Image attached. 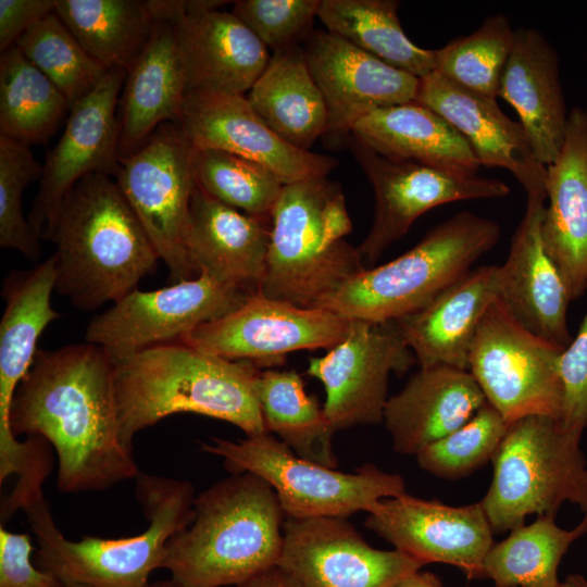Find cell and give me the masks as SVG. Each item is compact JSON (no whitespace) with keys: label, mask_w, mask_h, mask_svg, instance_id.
Returning a JSON list of instances; mask_svg holds the SVG:
<instances>
[{"label":"cell","mask_w":587,"mask_h":587,"mask_svg":"<svg viewBox=\"0 0 587 587\" xmlns=\"http://www.w3.org/2000/svg\"><path fill=\"white\" fill-rule=\"evenodd\" d=\"M582 435L547 415H528L510 424L491 460L492 480L480 501L492 532L513 530L532 514L555 517L566 501L587 515Z\"/></svg>","instance_id":"cell-8"},{"label":"cell","mask_w":587,"mask_h":587,"mask_svg":"<svg viewBox=\"0 0 587 587\" xmlns=\"http://www.w3.org/2000/svg\"><path fill=\"white\" fill-rule=\"evenodd\" d=\"M396 0H321L317 16L327 32L388 65L423 78L435 72V52L404 34Z\"/></svg>","instance_id":"cell-33"},{"label":"cell","mask_w":587,"mask_h":587,"mask_svg":"<svg viewBox=\"0 0 587 587\" xmlns=\"http://www.w3.org/2000/svg\"><path fill=\"white\" fill-rule=\"evenodd\" d=\"M510 424L488 402L466 423L416 454L426 472L447 479L466 476L495 457Z\"/></svg>","instance_id":"cell-41"},{"label":"cell","mask_w":587,"mask_h":587,"mask_svg":"<svg viewBox=\"0 0 587 587\" xmlns=\"http://www.w3.org/2000/svg\"><path fill=\"white\" fill-rule=\"evenodd\" d=\"M424 564L370 546L344 517H287L277 566L297 587H394Z\"/></svg>","instance_id":"cell-17"},{"label":"cell","mask_w":587,"mask_h":587,"mask_svg":"<svg viewBox=\"0 0 587 587\" xmlns=\"http://www.w3.org/2000/svg\"><path fill=\"white\" fill-rule=\"evenodd\" d=\"M120 436L133 448L137 433L176 413L228 422L247 437L268 433L258 399L259 367L170 342L113 359Z\"/></svg>","instance_id":"cell-2"},{"label":"cell","mask_w":587,"mask_h":587,"mask_svg":"<svg viewBox=\"0 0 587 587\" xmlns=\"http://www.w3.org/2000/svg\"><path fill=\"white\" fill-rule=\"evenodd\" d=\"M9 424L15 436L53 447L64 492L103 490L140 473L120 436L113 360L98 345L38 349L13 396Z\"/></svg>","instance_id":"cell-1"},{"label":"cell","mask_w":587,"mask_h":587,"mask_svg":"<svg viewBox=\"0 0 587 587\" xmlns=\"http://www.w3.org/2000/svg\"><path fill=\"white\" fill-rule=\"evenodd\" d=\"M587 534V515L577 526L564 529L552 516H538L522 525L487 552L482 578L504 587H561L558 567L570 546Z\"/></svg>","instance_id":"cell-36"},{"label":"cell","mask_w":587,"mask_h":587,"mask_svg":"<svg viewBox=\"0 0 587 587\" xmlns=\"http://www.w3.org/2000/svg\"><path fill=\"white\" fill-rule=\"evenodd\" d=\"M271 215H251L229 207L196 183L185 235L188 258L199 274L259 292L264 276Z\"/></svg>","instance_id":"cell-25"},{"label":"cell","mask_w":587,"mask_h":587,"mask_svg":"<svg viewBox=\"0 0 587 587\" xmlns=\"http://www.w3.org/2000/svg\"><path fill=\"white\" fill-rule=\"evenodd\" d=\"M193 149H218L258 162L283 184L326 177L337 160L294 147L253 110L245 95L187 92L178 123Z\"/></svg>","instance_id":"cell-19"},{"label":"cell","mask_w":587,"mask_h":587,"mask_svg":"<svg viewBox=\"0 0 587 587\" xmlns=\"http://www.w3.org/2000/svg\"><path fill=\"white\" fill-rule=\"evenodd\" d=\"M380 155L476 175L480 164L464 137L441 115L413 100L376 109L351 135Z\"/></svg>","instance_id":"cell-31"},{"label":"cell","mask_w":587,"mask_h":587,"mask_svg":"<svg viewBox=\"0 0 587 587\" xmlns=\"http://www.w3.org/2000/svg\"><path fill=\"white\" fill-rule=\"evenodd\" d=\"M49 240L55 245V290L83 311L117 302L160 260L116 180L100 173L67 193Z\"/></svg>","instance_id":"cell-3"},{"label":"cell","mask_w":587,"mask_h":587,"mask_svg":"<svg viewBox=\"0 0 587 587\" xmlns=\"http://www.w3.org/2000/svg\"><path fill=\"white\" fill-rule=\"evenodd\" d=\"M51 255L29 270H12L4 278V311L0 323V449L11 451L18 439L9 424L15 390L30 369L43 329L60 314L51 305L55 289Z\"/></svg>","instance_id":"cell-30"},{"label":"cell","mask_w":587,"mask_h":587,"mask_svg":"<svg viewBox=\"0 0 587 587\" xmlns=\"http://www.w3.org/2000/svg\"><path fill=\"white\" fill-rule=\"evenodd\" d=\"M486 402L469 371L420 367L401 391L388 398L383 421L394 450L416 455L466 423Z\"/></svg>","instance_id":"cell-27"},{"label":"cell","mask_w":587,"mask_h":587,"mask_svg":"<svg viewBox=\"0 0 587 587\" xmlns=\"http://www.w3.org/2000/svg\"><path fill=\"white\" fill-rule=\"evenodd\" d=\"M563 386L561 422L574 432L587 427V311L559 362Z\"/></svg>","instance_id":"cell-44"},{"label":"cell","mask_w":587,"mask_h":587,"mask_svg":"<svg viewBox=\"0 0 587 587\" xmlns=\"http://www.w3.org/2000/svg\"><path fill=\"white\" fill-rule=\"evenodd\" d=\"M496 587H504V586H496Z\"/></svg>","instance_id":"cell-52"},{"label":"cell","mask_w":587,"mask_h":587,"mask_svg":"<svg viewBox=\"0 0 587 587\" xmlns=\"http://www.w3.org/2000/svg\"><path fill=\"white\" fill-rule=\"evenodd\" d=\"M350 323L327 309L300 308L255 292L178 342L227 360H247L258 367L277 366L290 352L333 348L346 337Z\"/></svg>","instance_id":"cell-13"},{"label":"cell","mask_w":587,"mask_h":587,"mask_svg":"<svg viewBox=\"0 0 587 587\" xmlns=\"http://www.w3.org/2000/svg\"><path fill=\"white\" fill-rule=\"evenodd\" d=\"M395 321L351 320L346 337L309 360L307 373L324 386V412L336 430L384 420L390 373L415 362Z\"/></svg>","instance_id":"cell-15"},{"label":"cell","mask_w":587,"mask_h":587,"mask_svg":"<svg viewBox=\"0 0 587 587\" xmlns=\"http://www.w3.org/2000/svg\"><path fill=\"white\" fill-rule=\"evenodd\" d=\"M303 51L326 103L325 137L334 143L351 135L357 122L370 112L416 98L420 78L327 30L312 32Z\"/></svg>","instance_id":"cell-20"},{"label":"cell","mask_w":587,"mask_h":587,"mask_svg":"<svg viewBox=\"0 0 587 587\" xmlns=\"http://www.w3.org/2000/svg\"><path fill=\"white\" fill-rule=\"evenodd\" d=\"M561 587H587V579L579 574H570L561 582Z\"/></svg>","instance_id":"cell-49"},{"label":"cell","mask_w":587,"mask_h":587,"mask_svg":"<svg viewBox=\"0 0 587 587\" xmlns=\"http://www.w3.org/2000/svg\"><path fill=\"white\" fill-rule=\"evenodd\" d=\"M186 95V77L172 24L154 21L124 82L118 116L120 161L138 151L160 125L178 124Z\"/></svg>","instance_id":"cell-29"},{"label":"cell","mask_w":587,"mask_h":587,"mask_svg":"<svg viewBox=\"0 0 587 587\" xmlns=\"http://www.w3.org/2000/svg\"><path fill=\"white\" fill-rule=\"evenodd\" d=\"M135 479L148 526L127 538L68 540L55 526L42 494L29 499L22 509L37 538L41 570L61 585L148 587L150 574L162 566L167 542L190 522L196 497L187 480L146 473Z\"/></svg>","instance_id":"cell-6"},{"label":"cell","mask_w":587,"mask_h":587,"mask_svg":"<svg viewBox=\"0 0 587 587\" xmlns=\"http://www.w3.org/2000/svg\"><path fill=\"white\" fill-rule=\"evenodd\" d=\"M234 587H297L295 582L277 565Z\"/></svg>","instance_id":"cell-47"},{"label":"cell","mask_w":587,"mask_h":587,"mask_svg":"<svg viewBox=\"0 0 587 587\" xmlns=\"http://www.w3.org/2000/svg\"><path fill=\"white\" fill-rule=\"evenodd\" d=\"M394 587H445L437 575L416 571L397 583Z\"/></svg>","instance_id":"cell-48"},{"label":"cell","mask_w":587,"mask_h":587,"mask_svg":"<svg viewBox=\"0 0 587 587\" xmlns=\"http://www.w3.org/2000/svg\"><path fill=\"white\" fill-rule=\"evenodd\" d=\"M197 185L218 201L251 215H271L284 186L264 165L218 149H193Z\"/></svg>","instance_id":"cell-40"},{"label":"cell","mask_w":587,"mask_h":587,"mask_svg":"<svg viewBox=\"0 0 587 587\" xmlns=\"http://www.w3.org/2000/svg\"><path fill=\"white\" fill-rule=\"evenodd\" d=\"M350 146L375 196L373 224L358 247L369 265H373L428 210L454 201L502 198L510 193L509 185L497 178L391 160L352 136Z\"/></svg>","instance_id":"cell-14"},{"label":"cell","mask_w":587,"mask_h":587,"mask_svg":"<svg viewBox=\"0 0 587 587\" xmlns=\"http://www.w3.org/2000/svg\"><path fill=\"white\" fill-rule=\"evenodd\" d=\"M15 46L53 83L71 108L109 72L80 46L54 12L30 27Z\"/></svg>","instance_id":"cell-39"},{"label":"cell","mask_w":587,"mask_h":587,"mask_svg":"<svg viewBox=\"0 0 587 587\" xmlns=\"http://www.w3.org/2000/svg\"><path fill=\"white\" fill-rule=\"evenodd\" d=\"M250 295L204 272L157 290L136 288L91 319L85 340L104 348L113 359L178 342L198 326L235 310Z\"/></svg>","instance_id":"cell-12"},{"label":"cell","mask_w":587,"mask_h":587,"mask_svg":"<svg viewBox=\"0 0 587 587\" xmlns=\"http://www.w3.org/2000/svg\"><path fill=\"white\" fill-rule=\"evenodd\" d=\"M284 515L265 480L233 474L195 498L191 520L167 542L161 567L182 587L242 584L277 565Z\"/></svg>","instance_id":"cell-4"},{"label":"cell","mask_w":587,"mask_h":587,"mask_svg":"<svg viewBox=\"0 0 587 587\" xmlns=\"http://www.w3.org/2000/svg\"><path fill=\"white\" fill-rule=\"evenodd\" d=\"M247 99L282 139L302 150L325 136L326 103L299 45L274 52Z\"/></svg>","instance_id":"cell-32"},{"label":"cell","mask_w":587,"mask_h":587,"mask_svg":"<svg viewBox=\"0 0 587 587\" xmlns=\"http://www.w3.org/2000/svg\"><path fill=\"white\" fill-rule=\"evenodd\" d=\"M126 75L125 70H110L91 92L72 105L62 136L46 157L28 214L40 239H50L62 202L80 179L96 173L115 178L120 172L116 108Z\"/></svg>","instance_id":"cell-16"},{"label":"cell","mask_w":587,"mask_h":587,"mask_svg":"<svg viewBox=\"0 0 587 587\" xmlns=\"http://www.w3.org/2000/svg\"><path fill=\"white\" fill-rule=\"evenodd\" d=\"M415 101L449 122L467 141L480 165L509 171L527 201H546V166L537 159L520 124L497 100L473 93L438 73L420 78Z\"/></svg>","instance_id":"cell-21"},{"label":"cell","mask_w":587,"mask_h":587,"mask_svg":"<svg viewBox=\"0 0 587 587\" xmlns=\"http://www.w3.org/2000/svg\"><path fill=\"white\" fill-rule=\"evenodd\" d=\"M365 526L424 565H453L467 578H482L485 557L494 545L480 501L451 507L404 494L382 499Z\"/></svg>","instance_id":"cell-18"},{"label":"cell","mask_w":587,"mask_h":587,"mask_svg":"<svg viewBox=\"0 0 587 587\" xmlns=\"http://www.w3.org/2000/svg\"><path fill=\"white\" fill-rule=\"evenodd\" d=\"M321 0H239L233 13L274 52L298 45L312 33Z\"/></svg>","instance_id":"cell-43"},{"label":"cell","mask_w":587,"mask_h":587,"mask_svg":"<svg viewBox=\"0 0 587 587\" xmlns=\"http://www.w3.org/2000/svg\"><path fill=\"white\" fill-rule=\"evenodd\" d=\"M148 587H182L172 578L170 580H159L152 584H149Z\"/></svg>","instance_id":"cell-50"},{"label":"cell","mask_w":587,"mask_h":587,"mask_svg":"<svg viewBox=\"0 0 587 587\" xmlns=\"http://www.w3.org/2000/svg\"><path fill=\"white\" fill-rule=\"evenodd\" d=\"M71 105L13 46L0 57V135L28 146L46 142Z\"/></svg>","instance_id":"cell-37"},{"label":"cell","mask_w":587,"mask_h":587,"mask_svg":"<svg viewBox=\"0 0 587 587\" xmlns=\"http://www.w3.org/2000/svg\"><path fill=\"white\" fill-rule=\"evenodd\" d=\"M59 587H87V586H83V585H61Z\"/></svg>","instance_id":"cell-51"},{"label":"cell","mask_w":587,"mask_h":587,"mask_svg":"<svg viewBox=\"0 0 587 587\" xmlns=\"http://www.w3.org/2000/svg\"><path fill=\"white\" fill-rule=\"evenodd\" d=\"M346 198L326 177L284 184L271 212L266 265L259 292L315 309L365 270L350 234Z\"/></svg>","instance_id":"cell-5"},{"label":"cell","mask_w":587,"mask_h":587,"mask_svg":"<svg viewBox=\"0 0 587 587\" xmlns=\"http://www.w3.org/2000/svg\"><path fill=\"white\" fill-rule=\"evenodd\" d=\"M545 202L527 201L499 271V300L525 329L552 344L566 347L571 302L564 280L546 253L540 235Z\"/></svg>","instance_id":"cell-24"},{"label":"cell","mask_w":587,"mask_h":587,"mask_svg":"<svg viewBox=\"0 0 587 587\" xmlns=\"http://www.w3.org/2000/svg\"><path fill=\"white\" fill-rule=\"evenodd\" d=\"M55 0H0L1 53L35 24L54 12Z\"/></svg>","instance_id":"cell-46"},{"label":"cell","mask_w":587,"mask_h":587,"mask_svg":"<svg viewBox=\"0 0 587 587\" xmlns=\"http://www.w3.org/2000/svg\"><path fill=\"white\" fill-rule=\"evenodd\" d=\"M43 166L30 146L0 135V246L16 250L30 261L41 255L40 238L23 214L25 188L40 180Z\"/></svg>","instance_id":"cell-42"},{"label":"cell","mask_w":587,"mask_h":587,"mask_svg":"<svg viewBox=\"0 0 587 587\" xmlns=\"http://www.w3.org/2000/svg\"><path fill=\"white\" fill-rule=\"evenodd\" d=\"M258 399L265 426L298 457L336 469L333 449L337 432L317 400L305 392L294 370L260 372Z\"/></svg>","instance_id":"cell-35"},{"label":"cell","mask_w":587,"mask_h":587,"mask_svg":"<svg viewBox=\"0 0 587 587\" xmlns=\"http://www.w3.org/2000/svg\"><path fill=\"white\" fill-rule=\"evenodd\" d=\"M54 13L109 71L130 68L154 23L148 1L139 0H55Z\"/></svg>","instance_id":"cell-34"},{"label":"cell","mask_w":587,"mask_h":587,"mask_svg":"<svg viewBox=\"0 0 587 587\" xmlns=\"http://www.w3.org/2000/svg\"><path fill=\"white\" fill-rule=\"evenodd\" d=\"M546 200L541 242L575 301L587 291V112L578 107L569 112L559 155L546 166Z\"/></svg>","instance_id":"cell-23"},{"label":"cell","mask_w":587,"mask_h":587,"mask_svg":"<svg viewBox=\"0 0 587 587\" xmlns=\"http://www.w3.org/2000/svg\"><path fill=\"white\" fill-rule=\"evenodd\" d=\"M187 92L245 95L266 68L267 48L233 13L205 0L170 22Z\"/></svg>","instance_id":"cell-22"},{"label":"cell","mask_w":587,"mask_h":587,"mask_svg":"<svg viewBox=\"0 0 587 587\" xmlns=\"http://www.w3.org/2000/svg\"><path fill=\"white\" fill-rule=\"evenodd\" d=\"M192 154L179 125L164 123L138 151L121 160L114 178L165 263L172 284L199 275L185 246L196 188Z\"/></svg>","instance_id":"cell-11"},{"label":"cell","mask_w":587,"mask_h":587,"mask_svg":"<svg viewBox=\"0 0 587 587\" xmlns=\"http://www.w3.org/2000/svg\"><path fill=\"white\" fill-rule=\"evenodd\" d=\"M499 97L517 113L539 162L551 164L563 145L569 113L558 53L538 29H515Z\"/></svg>","instance_id":"cell-28"},{"label":"cell","mask_w":587,"mask_h":587,"mask_svg":"<svg viewBox=\"0 0 587 587\" xmlns=\"http://www.w3.org/2000/svg\"><path fill=\"white\" fill-rule=\"evenodd\" d=\"M563 349L525 329L497 299L477 327L467 371L509 424L528 415L560 419Z\"/></svg>","instance_id":"cell-10"},{"label":"cell","mask_w":587,"mask_h":587,"mask_svg":"<svg viewBox=\"0 0 587 587\" xmlns=\"http://www.w3.org/2000/svg\"><path fill=\"white\" fill-rule=\"evenodd\" d=\"M33 546L29 536L0 527V587H59L49 572L30 561Z\"/></svg>","instance_id":"cell-45"},{"label":"cell","mask_w":587,"mask_h":587,"mask_svg":"<svg viewBox=\"0 0 587 587\" xmlns=\"http://www.w3.org/2000/svg\"><path fill=\"white\" fill-rule=\"evenodd\" d=\"M514 34L504 14L487 16L472 34L434 50L435 72L459 87L496 100Z\"/></svg>","instance_id":"cell-38"},{"label":"cell","mask_w":587,"mask_h":587,"mask_svg":"<svg viewBox=\"0 0 587 587\" xmlns=\"http://www.w3.org/2000/svg\"><path fill=\"white\" fill-rule=\"evenodd\" d=\"M586 112H587V109H586Z\"/></svg>","instance_id":"cell-53"},{"label":"cell","mask_w":587,"mask_h":587,"mask_svg":"<svg viewBox=\"0 0 587 587\" xmlns=\"http://www.w3.org/2000/svg\"><path fill=\"white\" fill-rule=\"evenodd\" d=\"M497 222L461 211L440 222L410 250L365 268L326 298L327 309L348 320L396 321L427 305L496 246Z\"/></svg>","instance_id":"cell-7"},{"label":"cell","mask_w":587,"mask_h":587,"mask_svg":"<svg viewBox=\"0 0 587 587\" xmlns=\"http://www.w3.org/2000/svg\"><path fill=\"white\" fill-rule=\"evenodd\" d=\"M201 449L222 458L233 474L252 473L275 491L287 517H348L359 511L370 513L385 498L404 494L399 474L365 463L353 473L298 457L270 433L238 441L212 438Z\"/></svg>","instance_id":"cell-9"},{"label":"cell","mask_w":587,"mask_h":587,"mask_svg":"<svg viewBox=\"0 0 587 587\" xmlns=\"http://www.w3.org/2000/svg\"><path fill=\"white\" fill-rule=\"evenodd\" d=\"M500 265H482L419 311L396 320L420 367L467 371L469 353L487 309L499 298Z\"/></svg>","instance_id":"cell-26"}]
</instances>
